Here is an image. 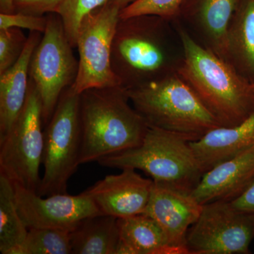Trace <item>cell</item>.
I'll return each instance as SVG.
<instances>
[{
  "label": "cell",
  "mask_w": 254,
  "mask_h": 254,
  "mask_svg": "<svg viewBox=\"0 0 254 254\" xmlns=\"http://www.w3.org/2000/svg\"><path fill=\"white\" fill-rule=\"evenodd\" d=\"M43 33L30 31L22 55L11 67L0 73V138L10 131L27 99L29 64Z\"/></svg>",
  "instance_id": "e0dca14e"
},
{
  "label": "cell",
  "mask_w": 254,
  "mask_h": 254,
  "mask_svg": "<svg viewBox=\"0 0 254 254\" xmlns=\"http://www.w3.org/2000/svg\"><path fill=\"white\" fill-rule=\"evenodd\" d=\"M82 144L80 94L72 86L60 96L53 116L44 127V174L37 193H66L68 180L80 164Z\"/></svg>",
  "instance_id": "8992f818"
},
{
  "label": "cell",
  "mask_w": 254,
  "mask_h": 254,
  "mask_svg": "<svg viewBox=\"0 0 254 254\" xmlns=\"http://www.w3.org/2000/svg\"><path fill=\"white\" fill-rule=\"evenodd\" d=\"M64 0H13L14 12L44 16L57 13Z\"/></svg>",
  "instance_id": "4316f807"
},
{
  "label": "cell",
  "mask_w": 254,
  "mask_h": 254,
  "mask_svg": "<svg viewBox=\"0 0 254 254\" xmlns=\"http://www.w3.org/2000/svg\"><path fill=\"white\" fill-rule=\"evenodd\" d=\"M14 185L18 212L28 229L49 228L71 232L87 218L102 214L84 192L41 196L33 190Z\"/></svg>",
  "instance_id": "8fae6325"
},
{
  "label": "cell",
  "mask_w": 254,
  "mask_h": 254,
  "mask_svg": "<svg viewBox=\"0 0 254 254\" xmlns=\"http://www.w3.org/2000/svg\"><path fill=\"white\" fill-rule=\"evenodd\" d=\"M109 0H64L57 13L63 20L65 33L73 48H76L78 28L83 18L107 4Z\"/></svg>",
  "instance_id": "603a6c76"
},
{
  "label": "cell",
  "mask_w": 254,
  "mask_h": 254,
  "mask_svg": "<svg viewBox=\"0 0 254 254\" xmlns=\"http://www.w3.org/2000/svg\"><path fill=\"white\" fill-rule=\"evenodd\" d=\"M28 232L16 205L14 185L0 174V252L16 254Z\"/></svg>",
  "instance_id": "44dd1931"
},
{
  "label": "cell",
  "mask_w": 254,
  "mask_h": 254,
  "mask_svg": "<svg viewBox=\"0 0 254 254\" xmlns=\"http://www.w3.org/2000/svg\"><path fill=\"white\" fill-rule=\"evenodd\" d=\"M48 18L46 31L29 64V78L41 98L44 127L53 116L62 93L73 86L78 71V60L73 54L63 20L58 13L48 14Z\"/></svg>",
  "instance_id": "ba28073f"
},
{
  "label": "cell",
  "mask_w": 254,
  "mask_h": 254,
  "mask_svg": "<svg viewBox=\"0 0 254 254\" xmlns=\"http://www.w3.org/2000/svg\"><path fill=\"white\" fill-rule=\"evenodd\" d=\"M48 14L44 16H36L14 12L11 14H0V29L5 28H24L30 31H37L43 33L46 31L48 25Z\"/></svg>",
  "instance_id": "484cf974"
},
{
  "label": "cell",
  "mask_w": 254,
  "mask_h": 254,
  "mask_svg": "<svg viewBox=\"0 0 254 254\" xmlns=\"http://www.w3.org/2000/svg\"><path fill=\"white\" fill-rule=\"evenodd\" d=\"M254 178V146L203 174L190 194L200 204L231 201Z\"/></svg>",
  "instance_id": "9a60e30c"
},
{
  "label": "cell",
  "mask_w": 254,
  "mask_h": 254,
  "mask_svg": "<svg viewBox=\"0 0 254 254\" xmlns=\"http://www.w3.org/2000/svg\"><path fill=\"white\" fill-rule=\"evenodd\" d=\"M227 61L247 78L254 77V0H240L227 32Z\"/></svg>",
  "instance_id": "d6986e66"
},
{
  "label": "cell",
  "mask_w": 254,
  "mask_h": 254,
  "mask_svg": "<svg viewBox=\"0 0 254 254\" xmlns=\"http://www.w3.org/2000/svg\"><path fill=\"white\" fill-rule=\"evenodd\" d=\"M105 168L141 170L155 183L191 193L203 173L186 137L148 127L143 141L131 149L98 160Z\"/></svg>",
  "instance_id": "5b68a950"
},
{
  "label": "cell",
  "mask_w": 254,
  "mask_h": 254,
  "mask_svg": "<svg viewBox=\"0 0 254 254\" xmlns=\"http://www.w3.org/2000/svg\"><path fill=\"white\" fill-rule=\"evenodd\" d=\"M202 208L190 193L154 182L144 213L161 227L175 254H190L187 233L199 218Z\"/></svg>",
  "instance_id": "4fadbf2b"
},
{
  "label": "cell",
  "mask_w": 254,
  "mask_h": 254,
  "mask_svg": "<svg viewBox=\"0 0 254 254\" xmlns=\"http://www.w3.org/2000/svg\"><path fill=\"white\" fill-rule=\"evenodd\" d=\"M184 0H136L120 13V18L153 15L172 21L178 19Z\"/></svg>",
  "instance_id": "cb8c5ba5"
},
{
  "label": "cell",
  "mask_w": 254,
  "mask_h": 254,
  "mask_svg": "<svg viewBox=\"0 0 254 254\" xmlns=\"http://www.w3.org/2000/svg\"><path fill=\"white\" fill-rule=\"evenodd\" d=\"M182 58L176 72L222 127L239 125L254 111V83L177 25Z\"/></svg>",
  "instance_id": "6da1fadb"
},
{
  "label": "cell",
  "mask_w": 254,
  "mask_h": 254,
  "mask_svg": "<svg viewBox=\"0 0 254 254\" xmlns=\"http://www.w3.org/2000/svg\"><path fill=\"white\" fill-rule=\"evenodd\" d=\"M80 117L81 165L138 146L149 127L120 86L82 92Z\"/></svg>",
  "instance_id": "3957f363"
},
{
  "label": "cell",
  "mask_w": 254,
  "mask_h": 254,
  "mask_svg": "<svg viewBox=\"0 0 254 254\" xmlns=\"http://www.w3.org/2000/svg\"><path fill=\"white\" fill-rule=\"evenodd\" d=\"M190 145L203 174L240 155L254 146V111L239 125L213 128Z\"/></svg>",
  "instance_id": "2e32d148"
},
{
  "label": "cell",
  "mask_w": 254,
  "mask_h": 254,
  "mask_svg": "<svg viewBox=\"0 0 254 254\" xmlns=\"http://www.w3.org/2000/svg\"><path fill=\"white\" fill-rule=\"evenodd\" d=\"M118 226L115 254H175L161 227L145 213L118 218Z\"/></svg>",
  "instance_id": "ac0fdd59"
},
{
  "label": "cell",
  "mask_w": 254,
  "mask_h": 254,
  "mask_svg": "<svg viewBox=\"0 0 254 254\" xmlns=\"http://www.w3.org/2000/svg\"><path fill=\"white\" fill-rule=\"evenodd\" d=\"M119 242L118 218L103 214L84 219L70 232L72 254H115Z\"/></svg>",
  "instance_id": "ffe728a7"
},
{
  "label": "cell",
  "mask_w": 254,
  "mask_h": 254,
  "mask_svg": "<svg viewBox=\"0 0 254 254\" xmlns=\"http://www.w3.org/2000/svg\"><path fill=\"white\" fill-rule=\"evenodd\" d=\"M28 37L17 28L0 29V73L11 67L22 55Z\"/></svg>",
  "instance_id": "d4e9b609"
},
{
  "label": "cell",
  "mask_w": 254,
  "mask_h": 254,
  "mask_svg": "<svg viewBox=\"0 0 254 254\" xmlns=\"http://www.w3.org/2000/svg\"><path fill=\"white\" fill-rule=\"evenodd\" d=\"M230 202L239 211L254 216V178L238 196Z\"/></svg>",
  "instance_id": "83f0119b"
},
{
  "label": "cell",
  "mask_w": 254,
  "mask_h": 254,
  "mask_svg": "<svg viewBox=\"0 0 254 254\" xmlns=\"http://www.w3.org/2000/svg\"><path fill=\"white\" fill-rule=\"evenodd\" d=\"M254 239V215L220 200L203 205L186 242L190 254H247Z\"/></svg>",
  "instance_id": "30bf717a"
},
{
  "label": "cell",
  "mask_w": 254,
  "mask_h": 254,
  "mask_svg": "<svg viewBox=\"0 0 254 254\" xmlns=\"http://www.w3.org/2000/svg\"><path fill=\"white\" fill-rule=\"evenodd\" d=\"M121 9L110 0L83 18L78 28L76 48L77 77L73 91L120 86L112 68V47Z\"/></svg>",
  "instance_id": "9c48e42d"
},
{
  "label": "cell",
  "mask_w": 254,
  "mask_h": 254,
  "mask_svg": "<svg viewBox=\"0 0 254 254\" xmlns=\"http://www.w3.org/2000/svg\"><path fill=\"white\" fill-rule=\"evenodd\" d=\"M44 149L39 93L29 78L27 99L10 131L0 138V174L14 185L38 191Z\"/></svg>",
  "instance_id": "52a82bcc"
},
{
  "label": "cell",
  "mask_w": 254,
  "mask_h": 254,
  "mask_svg": "<svg viewBox=\"0 0 254 254\" xmlns=\"http://www.w3.org/2000/svg\"><path fill=\"white\" fill-rule=\"evenodd\" d=\"M239 1L184 0L177 20L188 23L202 45L227 60V32Z\"/></svg>",
  "instance_id": "5bb4252c"
},
{
  "label": "cell",
  "mask_w": 254,
  "mask_h": 254,
  "mask_svg": "<svg viewBox=\"0 0 254 254\" xmlns=\"http://www.w3.org/2000/svg\"><path fill=\"white\" fill-rule=\"evenodd\" d=\"M70 254V232L49 228L28 229L26 240L16 252V254Z\"/></svg>",
  "instance_id": "7402d4cb"
},
{
  "label": "cell",
  "mask_w": 254,
  "mask_h": 254,
  "mask_svg": "<svg viewBox=\"0 0 254 254\" xmlns=\"http://www.w3.org/2000/svg\"><path fill=\"white\" fill-rule=\"evenodd\" d=\"M126 91L148 126L182 135L190 141L222 127L177 72Z\"/></svg>",
  "instance_id": "277c9868"
},
{
  "label": "cell",
  "mask_w": 254,
  "mask_h": 254,
  "mask_svg": "<svg viewBox=\"0 0 254 254\" xmlns=\"http://www.w3.org/2000/svg\"><path fill=\"white\" fill-rule=\"evenodd\" d=\"M122 170L118 175L105 176L83 192L103 215L122 218L144 213L154 182L134 169Z\"/></svg>",
  "instance_id": "7c38bea8"
},
{
  "label": "cell",
  "mask_w": 254,
  "mask_h": 254,
  "mask_svg": "<svg viewBox=\"0 0 254 254\" xmlns=\"http://www.w3.org/2000/svg\"><path fill=\"white\" fill-rule=\"evenodd\" d=\"M172 21L153 15L120 18L112 47V68L120 86L131 89L176 72Z\"/></svg>",
  "instance_id": "7a4b0ae2"
},
{
  "label": "cell",
  "mask_w": 254,
  "mask_h": 254,
  "mask_svg": "<svg viewBox=\"0 0 254 254\" xmlns=\"http://www.w3.org/2000/svg\"><path fill=\"white\" fill-rule=\"evenodd\" d=\"M14 12L13 0H0V13L11 14Z\"/></svg>",
  "instance_id": "f1b7e54d"
},
{
  "label": "cell",
  "mask_w": 254,
  "mask_h": 254,
  "mask_svg": "<svg viewBox=\"0 0 254 254\" xmlns=\"http://www.w3.org/2000/svg\"><path fill=\"white\" fill-rule=\"evenodd\" d=\"M114 4H116L120 9H125L127 6L136 1V0H110Z\"/></svg>",
  "instance_id": "f546056e"
}]
</instances>
